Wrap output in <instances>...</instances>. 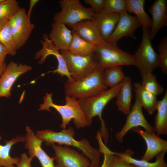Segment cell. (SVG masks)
<instances>
[{"label": "cell", "instance_id": "36", "mask_svg": "<svg viewBox=\"0 0 167 167\" xmlns=\"http://www.w3.org/2000/svg\"><path fill=\"white\" fill-rule=\"evenodd\" d=\"M34 158L31 156L28 157L25 152L22 153L16 167H32L31 162Z\"/></svg>", "mask_w": 167, "mask_h": 167}, {"label": "cell", "instance_id": "35", "mask_svg": "<svg viewBox=\"0 0 167 167\" xmlns=\"http://www.w3.org/2000/svg\"><path fill=\"white\" fill-rule=\"evenodd\" d=\"M83 2L91 6V8L95 13H100L103 10L105 0H84Z\"/></svg>", "mask_w": 167, "mask_h": 167}, {"label": "cell", "instance_id": "4", "mask_svg": "<svg viewBox=\"0 0 167 167\" xmlns=\"http://www.w3.org/2000/svg\"><path fill=\"white\" fill-rule=\"evenodd\" d=\"M104 70L98 67L88 75L79 80L67 81L64 86V93L78 100L92 97L107 89L104 84Z\"/></svg>", "mask_w": 167, "mask_h": 167}, {"label": "cell", "instance_id": "12", "mask_svg": "<svg viewBox=\"0 0 167 167\" xmlns=\"http://www.w3.org/2000/svg\"><path fill=\"white\" fill-rule=\"evenodd\" d=\"M142 108L139 101L135 98V103L128 114L124 125L120 131L116 134L115 136L118 141L122 142L124 137L130 130L139 126L142 127L148 132L156 133L154 127L149 124L144 117Z\"/></svg>", "mask_w": 167, "mask_h": 167}, {"label": "cell", "instance_id": "17", "mask_svg": "<svg viewBox=\"0 0 167 167\" xmlns=\"http://www.w3.org/2000/svg\"><path fill=\"white\" fill-rule=\"evenodd\" d=\"M120 15L118 13L102 11L99 13H95L91 19L96 25L102 38L105 42L113 31Z\"/></svg>", "mask_w": 167, "mask_h": 167}, {"label": "cell", "instance_id": "40", "mask_svg": "<svg viewBox=\"0 0 167 167\" xmlns=\"http://www.w3.org/2000/svg\"><path fill=\"white\" fill-rule=\"evenodd\" d=\"M6 65L5 62L0 63V77L5 69Z\"/></svg>", "mask_w": 167, "mask_h": 167}, {"label": "cell", "instance_id": "37", "mask_svg": "<svg viewBox=\"0 0 167 167\" xmlns=\"http://www.w3.org/2000/svg\"><path fill=\"white\" fill-rule=\"evenodd\" d=\"M112 167H138L137 166L128 163L119 156L115 154Z\"/></svg>", "mask_w": 167, "mask_h": 167}, {"label": "cell", "instance_id": "41", "mask_svg": "<svg viewBox=\"0 0 167 167\" xmlns=\"http://www.w3.org/2000/svg\"><path fill=\"white\" fill-rule=\"evenodd\" d=\"M4 0H0V3L2 2Z\"/></svg>", "mask_w": 167, "mask_h": 167}, {"label": "cell", "instance_id": "20", "mask_svg": "<svg viewBox=\"0 0 167 167\" xmlns=\"http://www.w3.org/2000/svg\"><path fill=\"white\" fill-rule=\"evenodd\" d=\"M72 29L80 37L95 46L106 43L96 25L91 20L82 21L76 24Z\"/></svg>", "mask_w": 167, "mask_h": 167}, {"label": "cell", "instance_id": "3", "mask_svg": "<svg viewBox=\"0 0 167 167\" xmlns=\"http://www.w3.org/2000/svg\"><path fill=\"white\" fill-rule=\"evenodd\" d=\"M121 86L120 83L116 86L110 88L93 97L78 100L80 106L84 112L90 126L92 122L93 118L98 116L101 122L99 132L103 138L104 142L108 143L109 134L105 122L102 117L103 110L107 104L112 99L116 97Z\"/></svg>", "mask_w": 167, "mask_h": 167}, {"label": "cell", "instance_id": "2", "mask_svg": "<svg viewBox=\"0 0 167 167\" xmlns=\"http://www.w3.org/2000/svg\"><path fill=\"white\" fill-rule=\"evenodd\" d=\"M52 96V93H46L45 96L43 97L44 102L40 104L39 110H46L50 112V107L55 109L61 116L62 123L60 127L62 129L66 128L72 119L77 129L89 126L78 100L66 95V104L64 105H58L53 102Z\"/></svg>", "mask_w": 167, "mask_h": 167}, {"label": "cell", "instance_id": "9", "mask_svg": "<svg viewBox=\"0 0 167 167\" xmlns=\"http://www.w3.org/2000/svg\"><path fill=\"white\" fill-rule=\"evenodd\" d=\"M9 21L14 43L18 49L26 44L35 25L31 22L24 8H21Z\"/></svg>", "mask_w": 167, "mask_h": 167}, {"label": "cell", "instance_id": "25", "mask_svg": "<svg viewBox=\"0 0 167 167\" xmlns=\"http://www.w3.org/2000/svg\"><path fill=\"white\" fill-rule=\"evenodd\" d=\"M24 136L17 135L10 140H5V144H0V167H15L20 160V158L12 157L10 152L13 145L19 142H25Z\"/></svg>", "mask_w": 167, "mask_h": 167}, {"label": "cell", "instance_id": "42", "mask_svg": "<svg viewBox=\"0 0 167 167\" xmlns=\"http://www.w3.org/2000/svg\"><path fill=\"white\" fill-rule=\"evenodd\" d=\"M2 139V137H1L0 136V140Z\"/></svg>", "mask_w": 167, "mask_h": 167}, {"label": "cell", "instance_id": "21", "mask_svg": "<svg viewBox=\"0 0 167 167\" xmlns=\"http://www.w3.org/2000/svg\"><path fill=\"white\" fill-rule=\"evenodd\" d=\"M121 86L117 95L116 104L119 111L128 115L131 110L132 85L131 78L125 76L121 82Z\"/></svg>", "mask_w": 167, "mask_h": 167}, {"label": "cell", "instance_id": "32", "mask_svg": "<svg viewBox=\"0 0 167 167\" xmlns=\"http://www.w3.org/2000/svg\"><path fill=\"white\" fill-rule=\"evenodd\" d=\"M99 146V151L104 155V159L101 167H112L115 154L110 150L104 143L101 134L97 132L96 135Z\"/></svg>", "mask_w": 167, "mask_h": 167}, {"label": "cell", "instance_id": "18", "mask_svg": "<svg viewBox=\"0 0 167 167\" xmlns=\"http://www.w3.org/2000/svg\"><path fill=\"white\" fill-rule=\"evenodd\" d=\"M51 28L49 39L60 50H69L73 38L72 31L61 23L54 22Z\"/></svg>", "mask_w": 167, "mask_h": 167}, {"label": "cell", "instance_id": "14", "mask_svg": "<svg viewBox=\"0 0 167 167\" xmlns=\"http://www.w3.org/2000/svg\"><path fill=\"white\" fill-rule=\"evenodd\" d=\"M140 26V23L135 16L131 15L127 12L121 14L113 31L106 42L117 44L118 41L123 37L136 39L134 32Z\"/></svg>", "mask_w": 167, "mask_h": 167}, {"label": "cell", "instance_id": "31", "mask_svg": "<svg viewBox=\"0 0 167 167\" xmlns=\"http://www.w3.org/2000/svg\"><path fill=\"white\" fill-rule=\"evenodd\" d=\"M21 8L15 0H4L0 3V20H10Z\"/></svg>", "mask_w": 167, "mask_h": 167}, {"label": "cell", "instance_id": "28", "mask_svg": "<svg viewBox=\"0 0 167 167\" xmlns=\"http://www.w3.org/2000/svg\"><path fill=\"white\" fill-rule=\"evenodd\" d=\"M0 43L7 49L8 54L15 55L18 50L14 43L9 20H0Z\"/></svg>", "mask_w": 167, "mask_h": 167}, {"label": "cell", "instance_id": "26", "mask_svg": "<svg viewBox=\"0 0 167 167\" xmlns=\"http://www.w3.org/2000/svg\"><path fill=\"white\" fill-rule=\"evenodd\" d=\"M145 2L144 0H126L127 10L130 13L135 15L142 28H150L152 20L144 11Z\"/></svg>", "mask_w": 167, "mask_h": 167}, {"label": "cell", "instance_id": "22", "mask_svg": "<svg viewBox=\"0 0 167 167\" xmlns=\"http://www.w3.org/2000/svg\"><path fill=\"white\" fill-rule=\"evenodd\" d=\"M167 151L165 150L158 154L156 156V160L153 162H150L143 160H138L132 157L133 152L128 149L123 152H114L118 156L126 162L134 165L138 167H167L165 161V155Z\"/></svg>", "mask_w": 167, "mask_h": 167}, {"label": "cell", "instance_id": "10", "mask_svg": "<svg viewBox=\"0 0 167 167\" xmlns=\"http://www.w3.org/2000/svg\"><path fill=\"white\" fill-rule=\"evenodd\" d=\"M55 152V167H90L88 159L69 146L52 144Z\"/></svg>", "mask_w": 167, "mask_h": 167}, {"label": "cell", "instance_id": "16", "mask_svg": "<svg viewBox=\"0 0 167 167\" xmlns=\"http://www.w3.org/2000/svg\"><path fill=\"white\" fill-rule=\"evenodd\" d=\"M131 130L140 135L146 142L147 149L141 159L149 161L161 152L167 151V141L155 133L148 132L139 127L133 128Z\"/></svg>", "mask_w": 167, "mask_h": 167}, {"label": "cell", "instance_id": "24", "mask_svg": "<svg viewBox=\"0 0 167 167\" xmlns=\"http://www.w3.org/2000/svg\"><path fill=\"white\" fill-rule=\"evenodd\" d=\"M156 110L157 113L154 118L155 133L158 135L167 134V91L162 99L158 101Z\"/></svg>", "mask_w": 167, "mask_h": 167}, {"label": "cell", "instance_id": "27", "mask_svg": "<svg viewBox=\"0 0 167 167\" xmlns=\"http://www.w3.org/2000/svg\"><path fill=\"white\" fill-rule=\"evenodd\" d=\"M73 38L69 50L72 54L80 56L91 55L96 52V46L80 37L72 31Z\"/></svg>", "mask_w": 167, "mask_h": 167}, {"label": "cell", "instance_id": "5", "mask_svg": "<svg viewBox=\"0 0 167 167\" xmlns=\"http://www.w3.org/2000/svg\"><path fill=\"white\" fill-rule=\"evenodd\" d=\"M61 11L54 15V22L63 23L72 28L77 23L91 20L95 14L91 8L84 7L79 0H61Z\"/></svg>", "mask_w": 167, "mask_h": 167}, {"label": "cell", "instance_id": "23", "mask_svg": "<svg viewBox=\"0 0 167 167\" xmlns=\"http://www.w3.org/2000/svg\"><path fill=\"white\" fill-rule=\"evenodd\" d=\"M133 86L135 98L148 114H152L156 110L158 101L156 96L146 90L140 82H135Z\"/></svg>", "mask_w": 167, "mask_h": 167}, {"label": "cell", "instance_id": "15", "mask_svg": "<svg viewBox=\"0 0 167 167\" xmlns=\"http://www.w3.org/2000/svg\"><path fill=\"white\" fill-rule=\"evenodd\" d=\"M25 131V147L28 150V154L34 158L36 157L42 167H55L54 157H49L41 147L44 141L36 136L29 126L26 127Z\"/></svg>", "mask_w": 167, "mask_h": 167}, {"label": "cell", "instance_id": "8", "mask_svg": "<svg viewBox=\"0 0 167 167\" xmlns=\"http://www.w3.org/2000/svg\"><path fill=\"white\" fill-rule=\"evenodd\" d=\"M60 52L74 81L83 79L99 67L96 52L85 56L74 54L69 50H60Z\"/></svg>", "mask_w": 167, "mask_h": 167}, {"label": "cell", "instance_id": "38", "mask_svg": "<svg viewBox=\"0 0 167 167\" xmlns=\"http://www.w3.org/2000/svg\"><path fill=\"white\" fill-rule=\"evenodd\" d=\"M8 54V51L6 48L0 43V63L5 62L6 56Z\"/></svg>", "mask_w": 167, "mask_h": 167}, {"label": "cell", "instance_id": "11", "mask_svg": "<svg viewBox=\"0 0 167 167\" xmlns=\"http://www.w3.org/2000/svg\"><path fill=\"white\" fill-rule=\"evenodd\" d=\"M42 45V48L35 54V59H39L38 63L42 64L45 62L46 58L50 55H53L56 58L58 62L57 68L52 71L53 73H57L61 76H66L68 80L73 82L69 71L66 61L60 52V50L53 44L52 41L48 38L47 34H44L43 39L40 41Z\"/></svg>", "mask_w": 167, "mask_h": 167}, {"label": "cell", "instance_id": "34", "mask_svg": "<svg viewBox=\"0 0 167 167\" xmlns=\"http://www.w3.org/2000/svg\"><path fill=\"white\" fill-rule=\"evenodd\" d=\"M159 52V66L165 74H167V37L162 38L157 48Z\"/></svg>", "mask_w": 167, "mask_h": 167}, {"label": "cell", "instance_id": "39", "mask_svg": "<svg viewBox=\"0 0 167 167\" xmlns=\"http://www.w3.org/2000/svg\"><path fill=\"white\" fill-rule=\"evenodd\" d=\"M39 0H30V6L29 10L27 13V15L28 19H30V16L31 12L35 4L39 1Z\"/></svg>", "mask_w": 167, "mask_h": 167}, {"label": "cell", "instance_id": "13", "mask_svg": "<svg viewBox=\"0 0 167 167\" xmlns=\"http://www.w3.org/2000/svg\"><path fill=\"white\" fill-rule=\"evenodd\" d=\"M32 69L27 65L10 62L0 77V97H10L11 88L16 79Z\"/></svg>", "mask_w": 167, "mask_h": 167}, {"label": "cell", "instance_id": "7", "mask_svg": "<svg viewBox=\"0 0 167 167\" xmlns=\"http://www.w3.org/2000/svg\"><path fill=\"white\" fill-rule=\"evenodd\" d=\"M150 28H143L141 43L135 53L133 55L134 66L139 70L141 75L152 73L159 66L158 54L154 50L150 37Z\"/></svg>", "mask_w": 167, "mask_h": 167}, {"label": "cell", "instance_id": "33", "mask_svg": "<svg viewBox=\"0 0 167 167\" xmlns=\"http://www.w3.org/2000/svg\"><path fill=\"white\" fill-rule=\"evenodd\" d=\"M103 11L122 14L127 11L126 0H105Z\"/></svg>", "mask_w": 167, "mask_h": 167}, {"label": "cell", "instance_id": "1", "mask_svg": "<svg viewBox=\"0 0 167 167\" xmlns=\"http://www.w3.org/2000/svg\"><path fill=\"white\" fill-rule=\"evenodd\" d=\"M75 133L74 129L70 126L59 132L49 129L38 131L35 135L44 141L47 146L57 143L59 145L63 144L76 148L89 160L90 167H99L101 153L99 150L92 146L88 139L75 140L74 137Z\"/></svg>", "mask_w": 167, "mask_h": 167}, {"label": "cell", "instance_id": "30", "mask_svg": "<svg viewBox=\"0 0 167 167\" xmlns=\"http://www.w3.org/2000/svg\"><path fill=\"white\" fill-rule=\"evenodd\" d=\"M141 84L148 91L157 96L162 93L164 89L158 82L155 75L152 73L141 75Z\"/></svg>", "mask_w": 167, "mask_h": 167}, {"label": "cell", "instance_id": "6", "mask_svg": "<svg viewBox=\"0 0 167 167\" xmlns=\"http://www.w3.org/2000/svg\"><path fill=\"white\" fill-rule=\"evenodd\" d=\"M96 47L98 66L102 69L115 66L134 65L133 55L122 50L117 44L106 42Z\"/></svg>", "mask_w": 167, "mask_h": 167}, {"label": "cell", "instance_id": "19", "mask_svg": "<svg viewBox=\"0 0 167 167\" xmlns=\"http://www.w3.org/2000/svg\"><path fill=\"white\" fill-rule=\"evenodd\" d=\"M166 0H156L149 9L152 15V25L150 29V37L153 39L159 30L167 26Z\"/></svg>", "mask_w": 167, "mask_h": 167}, {"label": "cell", "instance_id": "29", "mask_svg": "<svg viewBox=\"0 0 167 167\" xmlns=\"http://www.w3.org/2000/svg\"><path fill=\"white\" fill-rule=\"evenodd\" d=\"M121 66H115L104 70L103 79L107 87H113L121 82L125 77Z\"/></svg>", "mask_w": 167, "mask_h": 167}]
</instances>
